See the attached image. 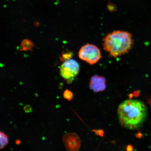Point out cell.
I'll use <instances>...</instances> for the list:
<instances>
[{
  "instance_id": "cell-1",
  "label": "cell",
  "mask_w": 151,
  "mask_h": 151,
  "mask_svg": "<svg viewBox=\"0 0 151 151\" xmlns=\"http://www.w3.org/2000/svg\"><path fill=\"white\" fill-rule=\"evenodd\" d=\"M118 114L121 125L128 129H135L142 125L147 117V110L142 101L130 99L120 104Z\"/></svg>"
},
{
  "instance_id": "cell-2",
  "label": "cell",
  "mask_w": 151,
  "mask_h": 151,
  "mask_svg": "<svg viewBox=\"0 0 151 151\" xmlns=\"http://www.w3.org/2000/svg\"><path fill=\"white\" fill-rule=\"evenodd\" d=\"M131 33L127 31H115L106 36L103 39L104 50L114 58L127 54L133 45Z\"/></svg>"
},
{
  "instance_id": "cell-14",
  "label": "cell",
  "mask_w": 151,
  "mask_h": 151,
  "mask_svg": "<svg viewBox=\"0 0 151 151\" xmlns=\"http://www.w3.org/2000/svg\"><path fill=\"white\" fill-rule=\"evenodd\" d=\"M133 94H132V93L130 94H129V96L130 99H131V98L133 97Z\"/></svg>"
},
{
  "instance_id": "cell-7",
  "label": "cell",
  "mask_w": 151,
  "mask_h": 151,
  "mask_svg": "<svg viewBox=\"0 0 151 151\" xmlns=\"http://www.w3.org/2000/svg\"><path fill=\"white\" fill-rule=\"evenodd\" d=\"M0 139H1L0 149L1 150L4 148L8 144L9 139L7 135L2 131L0 132Z\"/></svg>"
},
{
  "instance_id": "cell-5",
  "label": "cell",
  "mask_w": 151,
  "mask_h": 151,
  "mask_svg": "<svg viewBox=\"0 0 151 151\" xmlns=\"http://www.w3.org/2000/svg\"><path fill=\"white\" fill-rule=\"evenodd\" d=\"M62 141L68 151H77L80 149L81 140L80 137L75 133H69L63 136Z\"/></svg>"
},
{
  "instance_id": "cell-10",
  "label": "cell",
  "mask_w": 151,
  "mask_h": 151,
  "mask_svg": "<svg viewBox=\"0 0 151 151\" xmlns=\"http://www.w3.org/2000/svg\"><path fill=\"white\" fill-rule=\"evenodd\" d=\"M116 6L114 4L111 3L109 2L107 5V8L109 9V11H114L115 9H116Z\"/></svg>"
},
{
  "instance_id": "cell-6",
  "label": "cell",
  "mask_w": 151,
  "mask_h": 151,
  "mask_svg": "<svg viewBox=\"0 0 151 151\" xmlns=\"http://www.w3.org/2000/svg\"><path fill=\"white\" fill-rule=\"evenodd\" d=\"M89 86L90 89L94 92L103 91L106 88V79L102 76L94 75L91 79Z\"/></svg>"
},
{
  "instance_id": "cell-13",
  "label": "cell",
  "mask_w": 151,
  "mask_h": 151,
  "mask_svg": "<svg viewBox=\"0 0 151 151\" xmlns=\"http://www.w3.org/2000/svg\"><path fill=\"white\" fill-rule=\"evenodd\" d=\"M16 142V144L17 145H20L21 143V141L20 140H19V139H17V140H16V142Z\"/></svg>"
},
{
  "instance_id": "cell-12",
  "label": "cell",
  "mask_w": 151,
  "mask_h": 151,
  "mask_svg": "<svg viewBox=\"0 0 151 151\" xmlns=\"http://www.w3.org/2000/svg\"><path fill=\"white\" fill-rule=\"evenodd\" d=\"M133 150V147L131 145H128L126 147V150L127 151H132Z\"/></svg>"
},
{
  "instance_id": "cell-11",
  "label": "cell",
  "mask_w": 151,
  "mask_h": 151,
  "mask_svg": "<svg viewBox=\"0 0 151 151\" xmlns=\"http://www.w3.org/2000/svg\"><path fill=\"white\" fill-rule=\"evenodd\" d=\"M24 109L26 113H29L32 112V108L31 106L26 105L24 106Z\"/></svg>"
},
{
  "instance_id": "cell-8",
  "label": "cell",
  "mask_w": 151,
  "mask_h": 151,
  "mask_svg": "<svg viewBox=\"0 0 151 151\" xmlns=\"http://www.w3.org/2000/svg\"><path fill=\"white\" fill-rule=\"evenodd\" d=\"M73 92L68 89H66L63 93L64 99L69 101H71L73 99Z\"/></svg>"
},
{
  "instance_id": "cell-3",
  "label": "cell",
  "mask_w": 151,
  "mask_h": 151,
  "mask_svg": "<svg viewBox=\"0 0 151 151\" xmlns=\"http://www.w3.org/2000/svg\"><path fill=\"white\" fill-rule=\"evenodd\" d=\"M81 60L90 65L97 63L101 59V52L99 49L95 45L87 43L81 47L78 52Z\"/></svg>"
},
{
  "instance_id": "cell-4",
  "label": "cell",
  "mask_w": 151,
  "mask_h": 151,
  "mask_svg": "<svg viewBox=\"0 0 151 151\" xmlns=\"http://www.w3.org/2000/svg\"><path fill=\"white\" fill-rule=\"evenodd\" d=\"M80 70V66L78 62L73 59H69L61 65L60 74L67 81L68 83H71Z\"/></svg>"
},
{
  "instance_id": "cell-9",
  "label": "cell",
  "mask_w": 151,
  "mask_h": 151,
  "mask_svg": "<svg viewBox=\"0 0 151 151\" xmlns=\"http://www.w3.org/2000/svg\"><path fill=\"white\" fill-rule=\"evenodd\" d=\"M93 132L95 133L96 135L103 137L104 135V131L102 129L93 130Z\"/></svg>"
}]
</instances>
